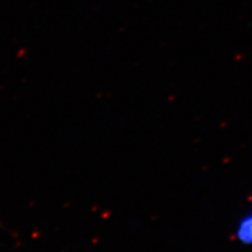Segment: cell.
<instances>
[{
  "mask_svg": "<svg viewBox=\"0 0 252 252\" xmlns=\"http://www.w3.org/2000/svg\"><path fill=\"white\" fill-rule=\"evenodd\" d=\"M235 237L242 244H252V212L244 214L235 228Z\"/></svg>",
  "mask_w": 252,
  "mask_h": 252,
  "instance_id": "cell-1",
  "label": "cell"
}]
</instances>
